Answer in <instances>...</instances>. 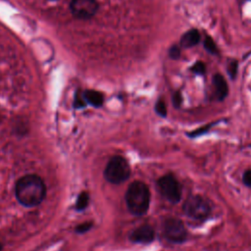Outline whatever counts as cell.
<instances>
[{"mask_svg":"<svg viewBox=\"0 0 251 251\" xmlns=\"http://www.w3.org/2000/svg\"><path fill=\"white\" fill-rule=\"evenodd\" d=\"M15 195L23 206L34 207L44 200L46 186L42 178L37 175H25L17 180Z\"/></svg>","mask_w":251,"mask_h":251,"instance_id":"obj_1","label":"cell"},{"mask_svg":"<svg viewBox=\"0 0 251 251\" xmlns=\"http://www.w3.org/2000/svg\"><path fill=\"white\" fill-rule=\"evenodd\" d=\"M150 199V189L148 185L141 180L132 181L128 185L125 195L127 210L135 217L144 216L148 212Z\"/></svg>","mask_w":251,"mask_h":251,"instance_id":"obj_2","label":"cell"},{"mask_svg":"<svg viewBox=\"0 0 251 251\" xmlns=\"http://www.w3.org/2000/svg\"><path fill=\"white\" fill-rule=\"evenodd\" d=\"M130 175V166L127 160L121 155L113 156L104 169V177L112 184H121L126 181Z\"/></svg>","mask_w":251,"mask_h":251,"instance_id":"obj_3","label":"cell"},{"mask_svg":"<svg viewBox=\"0 0 251 251\" xmlns=\"http://www.w3.org/2000/svg\"><path fill=\"white\" fill-rule=\"evenodd\" d=\"M182 211L184 215L194 221L204 222L208 220L212 213L210 202L201 195H189L183 203Z\"/></svg>","mask_w":251,"mask_h":251,"instance_id":"obj_4","label":"cell"},{"mask_svg":"<svg viewBox=\"0 0 251 251\" xmlns=\"http://www.w3.org/2000/svg\"><path fill=\"white\" fill-rule=\"evenodd\" d=\"M162 234L168 242L173 244H182L186 241L188 236L183 222L180 219L172 216L163 220Z\"/></svg>","mask_w":251,"mask_h":251,"instance_id":"obj_5","label":"cell"},{"mask_svg":"<svg viewBox=\"0 0 251 251\" xmlns=\"http://www.w3.org/2000/svg\"><path fill=\"white\" fill-rule=\"evenodd\" d=\"M157 188L163 198L172 204H176L182 196V189L179 181L173 174H166L157 180Z\"/></svg>","mask_w":251,"mask_h":251,"instance_id":"obj_6","label":"cell"},{"mask_svg":"<svg viewBox=\"0 0 251 251\" xmlns=\"http://www.w3.org/2000/svg\"><path fill=\"white\" fill-rule=\"evenodd\" d=\"M70 9L74 17L80 20H88L96 14L98 3L96 0H72Z\"/></svg>","mask_w":251,"mask_h":251,"instance_id":"obj_7","label":"cell"},{"mask_svg":"<svg viewBox=\"0 0 251 251\" xmlns=\"http://www.w3.org/2000/svg\"><path fill=\"white\" fill-rule=\"evenodd\" d=\"M155 230L147 224H143L130 231L128 240L136 244H149L155 240Z\"/></svg>","mask_w":251,"mask_h":251,"instance_id":"obj_8","label":"cell"},{"mask_svg":"<svg viewBox=\"0 0 251 251\" xmlns=\"http://www.w3.org/2000/svg\"><path fill=\"white\" fill-rule=\"evenodd\" d=\"M213 84L215 87L216 98L219 101H223L228 94V86L224 78V76L220 74H217L213 76Z\"/></svg>","mask_w":251,"mask_h":251,"instance_id":"obj_9","label":"cell"},{"mask_svg":"<svg viewBox=\"0 0 251 251\" xmlns=\"http://www.w3.org/2000/svg\"><path fill=\"white\" fill-rule=\"evenodd\" d=\"M84 100L86 104H90L93 107H101L104 102V96L101 92L93 90V89H88L82 92Z\"/></svg>","mask_w":251,"mask_h":251,"instance_id":"obj_10","label":"cell"},{"mask_svg":"<svg viewBox=\"0 0 251 251\" xmlns=\"http://www.w3.org/2000/svg\"><path fill=\"white\" fill-rule=\"evenodd\" d=\"M200 40V34L196 29H190L184 33L180 39V45L184 48H190L198 44Z\"/></svg>","mask_w":251,"mask_h":251,"instance_id":"obj_11","label":"cell"},{"mask_svg":"<svg viewBox=\"0 0 251 251\" xmlns=\"http://www.w3.org/2000/svg\"><path fill=\"white\" fill-rule=\"evenodd\" d=\"M218 123H219V122H213V123L207 124V125L203 126H200V127H198V128L194 129L193 131L187 132V133H186V135H187L189 138H196V137H198V136H201V135H203V134L207 133V132L211 129V127H212V126H214L215 125H217Z\"/></svg>","mask_w":251,"mask_h":251,"instance_id":"obj_12","label":"cell"},{"mask_svg":"<svg viewBox=\"0 0 251 251\" xmlns=\"http://www.w3.org/2000/svg\"><path fill=\"white\" fill-rule=\"evenodd\" d=\"M89 204V194L86 191H82L77 196L75 202V209L77 211H83Z\"/></svg>","mask_w":251,"mask_h":251,"instance_id":"obj_13","label":"cell"},{"mask_svg":"<svg viewBox=\"0 0 251 251\" xmlns=\"http://www.w3.org/2000/svg\"><path fill=\"white\" fill-rule=\"evenodd\" d=\"M155 112L157 113L158 116L162 117V118H166L168 115V111H167V106L164 102V100L159 99L156 104H155Z\"/></svg>","mask_w":251,"mask_h":251,"instance_id":"obj_14","label":"cell"},{"mask_svg":"<svg viewBox=\"0 0 251 251\" xmlns=\"http://www.w3.org/2000/svg\"><path fill=\"white\" fill-rule=\"evenodd\" d=\"M204 47L209 53H211L213 55L218 54V48L216 46V43L213 41V39L210 36H206V38L204 40Z\"/></svg>","mask_w":251,"mask_h":251,"instance_id":"obj_15","label":"cell"},{"mask_svg":"<svg viewBox=\"0 0 251 251\" xmlns=\"http://www.w3.org/2000/svg\"><path fill=\"white\" fill-rule=\"evenodd\" d=\"M74 106L76 109H80V108H83V107L86 106V102H85L83 94L81 92H76V94L75 96Z\"/></svg>","mask_w":251,"mask_h":251,"instance_id":"obj_16","label":"cell"},{"mask_svg":"<svg viewBox=\"0 0 251 251\" xmlns=\"http://www.w3.org/2000/svg\"><path fill=\"white\" fill-rule=\"evenodd\" d=\"M237 69H238V65H237V62L236 61H230L228 63V66H227V73L229 75V76L231 78H234L236 76V74H237Z\"/></svg>","mask_w":251,"mask_h":251,"instance_id":"obj_17","label":"cell"},{"mask_svg":"<svg viewBox=\"0 0 251 251\" xmlns=\"http://www.w3.org/2000/svg\"><path fill=\"white\" fill-rule=\"evenodd\" d=\"M92 226H93L92 222H85V223H82V224L78 225V226L75 227V232H77V233H85V232H87Z\"/></svg>","mask_w":251,"mask_h":251,"instance_id":"obj_18","label":"cell"},{"mask_svg":"<svg viewBox=\"0 0 251 251\" xmlns=\"http://www.w3.org/2000/svg\"><path fill=\"white\" fill-rule=\"evenodd\" d=\"M191 70H192V72H193L194 74L203 75V74L205 73V71H206V67H205V65H204L203 62H196V63L194 64V66L191 68Z\"/></svg>","mask_w":251,"mask_h":251,"instance_id":"obj_19","label":"cell"},{"mask_svg":"<svg viewBox=\"0 0 251 251\" xmlns=\"http://www.w3.org/2000/svg\"><path fill=\"white\" fill-rule=\"evenodd\" d=\"M182 103V96H181V93L179 91H176L174 93L173 95V105L175 108H179L180 105Z\"/></svg>","mask_w":251,"mask_h":251,"instance_id":"obj_20","label":"cell"},{"mask_svg":"<svg viewBox=\"0 0 251 251\" xmlns=\"http://www.w3.org/2000/svg\"><path fill=\"white\" fill-rule=\"evenodd\" d=\"M242 181L245 186L251 188V170H246L242 175Z\"/></svg>","mask_w":251,"mask_h":251,"instance_id":"obj_21","label":"cell"},{"mask_svg":"<svg viewBox=\"0 0 251 251\" xmlns=\"http://www.w3.org/2000/svg\"><path fill=\"white\" fill-rule=\"evenodd\" d=\"M169 56L172 58V59H178L179 56H180V49L179 47L177 46H173L171 47L170 51H169Z\"/></svg>","mask_w":251,"mask_h":251,"instance_id":"obj_22","label":"cell"},{"mask_svg":"<svg viewBox=\"0 0 251 251\" xmlns=\"http://www.w3.org/2000/svg\"><path fill=\"white\" fill-rule=\"evenodd\" d=\"M2 250V245H1V243H0V251Z\"/></svg>","mask_w":251,"mask_h":251,"instance_id":"obj_23","label":"cell"}]
</instances>
